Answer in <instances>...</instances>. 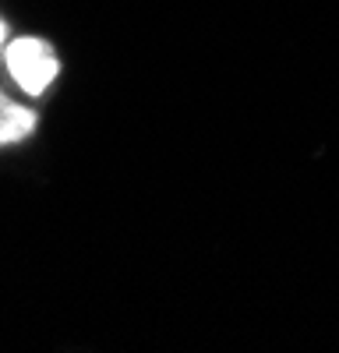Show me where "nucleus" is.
Instances as JSON below:
<instances>
[{
	"mask_svg": "<svg viewBox=\"0 0 339 353\" xmlns=\"http://www.w3.org/2000/svg\"><path fill=\"white\" fill-rule=\"evenodd\" d=\"M4 68L28 96H43L61 74V57L43 36H18L4 46Z\"/></svg>",
	"mask_w": 339,
	"mask_h": 353,
	"instance_id": "1",
	"label": "nucleus"
},
{
	"mask_svg": "<svg viewBox=\"0 0 339 353\" xmlns=\"http://www.w3.org/2000/svg\"><path fill=\"white\" fill-rule=\"evenodd\" d=\"M36 128H39V113L32 106H21L8 92H0V149L28 141L36 134Z\"/></svg>",
	"mask_w": 339,
	"mask_h": 353,
	"instance_id": "2",
	"label": "nucleus"
},
{
	"mask_svg": "<svg viewBox=\"0 0 339 353\" xmlns=\"http://www.w3.org/2000/svg\"><path fill=\"white\" fill-rule=\"evenodd\" d=\"M8 39H11V28H8L4 18H0V64H4V46H8Z\"/></svg>",
	"mask_w": 339,
	"mask_h": 353,
	"instance_id": "3",
	"label": "nucleus"
}]
</instances>
